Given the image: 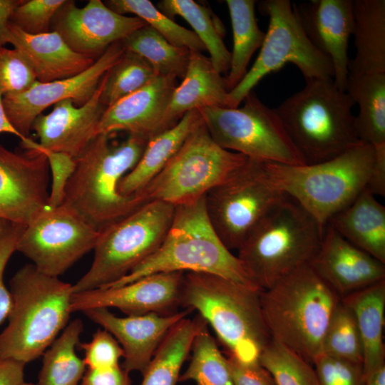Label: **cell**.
I'll return each mask as SVG.
<instances>
[{"mask_svg":"<svg viewBox=\"0 0 385 385\" xmlns=\"http://www.w3.org/2000/svg\"><path fill=\"white\" fill-rule=\"evenodd\" d=\"M312 366L318 385H365L362 364L321 354Z\"/></svg>","mask_w":385,"mask_h":385,"instance_id":"cell-43","label":"cell"},{"mask_svg":"<svg viewBox=\"0 0 385 385\" xmlns=\"http://www.w3.org/2000/svg\"><path fill=\"white\" fill-rule=\"evenodd\" d=\"M362 364L363 349L354 316L341 300L325 333L322 353Z\"/></svg>","mask_w":385,"mask_h":385,"instance_id":"cell-39","label":"cell"},{"mask_svg":"<svg viewBox=\"0 0 385 385\" xmlns=\"http://www.w3.org/2000/svg\"><path fill=\"white\" fill-rule=\"evenodd\" d=\"M7 133L17 136L21 141L28 138L22 136L10 123L7 118L3 104V96L0 91V133Z\"/></svg>","mask_w":385,"mask_h":385,"instance_id":"cell-51","label":"cell"},{"mask_svg":"<svg viewBox=\"0 0 385 385\" xmlns=\"http://www.w3.org/2000/svg\"><path fill=\"white\" fill-rule=\"evenodd\" d=\"M356 54L349 74L385 73V1L353 0Z\"/></svg>","mask_w":385,"mask_h":385,"instance_id":"cell-29","label":"cell"},{"mask_svg":"<svg viewBox=\"0 0 385 385\" xmlns=\"http://www.w3.org/2000/svg\"><path fill=\"white\" fill-rule=\"evenodd\" d=\"M205 196L175 206L170 229L156 251L126 276L101 287L124 285L157 273L192 272L218 275L262 290L215 232L207 215Z\"/></svg>","mask_w":385,"mask_h":385,"instance_id":"cell-3","label":"cell"},{"mask_svg":"<svg viewBox=\"0 0 385 385\" xmlns=\"http://www.w3.org/2000/svg\"><path fill=\"white\" fill-rule=\"evenodd\" d=\"M309 265L341 299L385 279V263L349 242L328 225Z\"/></svg>","mask_w":385,"mask_h":385,"instance_id":"cell-23","label":"cell"},{"mask_svg":"<svg viewBox=\"0 0 385 385\" xmlns=\"http://www.w3.org/2000/svg\"><path fill=\"white\" fill-rule=\"evenodd\" d=\"M259 9L269 18L267 31L251 68L229 91L227 108L238 107L265 76L287 63L297 66L305 81L334 77L330 60L309 41L289 0L262 1Z\"/></svg>","mask_w":385,"mask_h":385,"instance_id":"cell-12","label":"cell"},{"mask_svg":"<svg viewBox=\"0 0 385 385\" xmlns=\"http://www.w3.org/2000/svg\"><path fill=\"white\" fill-rule=\"evenodd\" d=\"M234 385H276L272 375L260 364L245 365L226 357Z\"/></svg>","mask_w":385,"mask_h":385,"instance_id":"cell-47","label":"cell"},{"mask_svg":"<svg viewBox=\"0 0 385 385\" xmlns=\"http://www.w3.org/2000/svg\"><path fill=\"white\" fill-rule=\"evenodd\" d=\"M247 159L218 145L202 121L138 194L146 202L158 200L177 206L192 202L225 180Z\"/></svg>","mask_w":385,"mask_h":385,"instance_id":"cell-11","label":"cell"},{"mask_svg":"<svg viewBox=\"0 0 385 385\" xmlns=\"http://www.w3.org/2000/svg\"><path fill=\"white\" fill-rule=\"evenodd\" d=\"M21 385H35L33 383H31V382H24Z\"/></svg>","mask_w":385,"mask_h":385,"instance_id":"cell-54","label":"cell"},{"mask_svg":"<svg viewBox=\"0 0 385 385\" xmlns=\"http://www.w3.org/2000/svg\"><path fill=\"white\" fill-rule=\"evenodd\" d=\"M145 25L137 16L113 11L101 0H90L83 7L76 6L73 1H66L51 22L53 31L73 51L93 59Z\"/></svg>","mask_w":385,"mask_h":385,"instance_id":"cell-17","label":"cell"},{"mask_svg":"<svg viewBox=\"0 0 385 385\" xmlns=\"http://www.w3.org/2000/svg\"><path fill=\"white\" fill-rule=\"evenodd\" d=\"M177 78L157 76L147 85L105 110L98 134L125 131L148 141L177 123L169 116L168 106Z\"/></svg>","mask_w":385,"mask_h":385,"instance_id":"cell-19","label":"cell"},{"mask_svg":"<svg viewBox=\"0 0 385 385\" xmlns=\"http://www.w3.org/2000/svg\"><path fill=\"white\" fill-rule=\"evenodd\" d=\"M192 310L170 314L155 312L117 317L107 308H95L83 313L110 332L124 352L122 368L127 372H145L155 352L168 332Z\"/></svg>","mask_w":385,"mask_h":385,"instance_id":"cell-21","label":"cell"},{"mask_svg":"<svg viewBox=\"0 0 385 385\" xmlns=\"http://www.w3.org/2000/svg\"><path fill=\"white\" fill-rule=\"evenodd\" d=\"M125 50L121 41L114 43L91 66L74 76L47 83L37 81L22 93L3 96L10 123L22 136L29 138L34 120L47 108L66 99L82 106L92 97L103 77Z\"/></svg>","mask_w":385,"mask_h":385,"instance_id":"cell-15","label":"cell"},{"mask_svg":"<svg viewBox=\"0 0 385 385\" xmlns=\"http://www.w3.org/2000/svg\"><path fill=\"white\" fill-rule=\"evenodd\" d=\"M202 121L198 110L188 111L175 126L150 139L138 163L120 181L119 192L130 196L141 192L164 168Z\"/></svg>","mask_w":385,"mask_h":385,"instance_id":"cell-27","label":"cell"},{"mask_svg":"<svg viewBox=\"0 0 385 385\" xmlns=\"http://www.w3.org/2000/svg\"><path fill=\"white\" fill-rule=\"evenodd\" d=\"M185 272H163L148 275L133 282L73 293L71 311L95 308H117L128 315L150 312L175 313L180 306Z\"/></svg>","mask_w":385,"mask_h":385,"instance_id":"cell-18","label":"cell"},{"mask_svg":"<svg viewBox=\"0 0 385 385\" xmlns=\"http://www.w3.org/2000/svg\"><path fill=\"white\" fill-rule=\"evenodd\" d=\"M100 232L63 205L48 207L27 224L16 251L39 271L59 277L83 255L93 250Z\"/></svg>","mask_w":385,"mask_h":385,"instance_id":"cell-14","label":"cell"},{"mask_svg":"<svg viewBox=\"0 0 385 385\" xmlns=\"http://www.w3.org/2000/svg\"><path fill=\"white\" fill-rule=\"evenodd\" d=\"M158 6L170 18L175 16L183 18L209 52L215 68L220 74H227L231 53L223 41L225 30L221 22L208 8L193 0H163Z\"/></svg>","mask_w":385,"mask_h":385,"instance_id":"cell-33","label":"cell"},{"mask_svg":"<svg viewBox=\"0 0 385 385\" xmlns=\"http://www.w3.org/2000/svg\"><path fill=\"white\" fill-rule=\"evenodd\" d=\"M49 173L44 153H15L0 144V218L26 225L46 209Z\"/></svg>","mask_w":385,"mask_h":385,"instance_id":"cell-16","label":"cell"},{"mask_svg":"<svg viewBox=\"0 0 385 385\" xmlns=\"http://www.w3.org/2000/svg\"><path fill=\"white\" fill-rule=\"evenodd\" d=\"M105 4L119 14H135L175 46L187 48L190 51L206 50L192 31L175 23L148 0H108Z\"/></svg>","mask_w":385,"mask_h":385,"instance_id":"cell-38","label":"cell"},{"mask_svg":"<svg viewBox=\"0 0 385 385\" xmlns=\"http://www.w3.org/2000/svg\"><path fill=\"white\" fill-rule=\"evenodd\" d=\"M148 140L128 135L121 142L111 134H98L76 158L62 205L98 231L146 203L138 194L121 195V179L139 161Z\"/></svg>","mask_w":385,"mask_h":385,"instance_id":"cell-1","label":"cell"},{"mask_svg":"<svg viewBox=\"0 0 385 385\" xmlns=\"http://www.w3.org/2000/svg\"><path fill=\"white\" fill-rule=\"evenodd\" d=\"M66 0L22 1L11 14L9 21L30 34L48 32L52 20Z\"/></svg>","mask_w":385,"mask_h":385,"instance_id":"cell-42","label":"cell"},{"mask_svg":"<svg viewBox=\"0 0 385 385\" xmlns=\"http://www.w3.org/2000/svg\"><path fill=\"white\" fill-rule=\"evenodd\" d=\"M25 365L19 361L0 359V385L22 384Z\"/></svg>","mask_w":385,"mask_h":385,"instance_id":"cell-50","label":"cell"},{"mask_svg":"<svg viewBox=\"0 0 385 385\" xmlns=\"http://www.w3.org/2000/svg\"><path fill=\"white\" fill-rule=\"evenodd\" d=\"M37 81L36 73L17 48L0 45V91L3 96L22 93Z\"/></svg>","mask_w":385,"mask_h":385,"instance_id":"cell-41","label":"cell"},{"mask_svg":"<svg viewBox=\"0 0 385 385\" xmlns=\"http://www.w3.org/2000/svg\"><path fill=\"white\" fill-rule=\"evenodd\" d=\"M83 359L88 369L102 370L119 366L123 350L115 338L107 330L98 329L91 341L82 343Z\"/></svg>","mask_w":385,"mask_h":385,"instance_id":"cell-44","label":"cell"},{"mask_svg":"<svg viewBox=\"0 0 385 385\" xmlns=\"http://www.w3.org/2000/svg\"><path fill=\"white\" fill-rule=\"evenodd\" d=\"M261 292L218 275L188 272L184 274L180 306L198 312L227 349L228 357L255 365L272 339L262 311Z\"/></svg>","mask_w":385,"mask_h":385,"instance_id":"cell-2","label":"cell"},{"mask_svg":"<svg viewBox=\"0 0 385 385\" xmlns=\"http://www.w3.org/2000/svg\"><path fill=\"white\" fill-rule=\"evenodd\" d=\"M263 162H247L205 196L215 232L230 250H238L265 217L287 195L268 180Z\"/></svg>","mask_w":385,"mask_h":385,"instance_id":"cell-13","label":"cell"},{"mask_svg":"<svg viewBox=\"0 0 385 385\" xmlns=\"http://www.w3.org/2000/svg\"><path fill=\"white\" fill-rule=\"evenodd\" d=\"M365 385H385V364L379 366L364 379Z\"/></svg>","mask_w":385,"mask_h":385,"instance_id":"cell-53","label":"cell"},{"mask_svg":"<svg viewBox=\"0 0 385 385\" xmlns=\"http://www.w3.org/2000/svg\"><path fill=\"white\" fill-rule=\"evenodd\" d=\"M22 0H0V29L9 21L14 9Z\"/></svg>","mask_w":385,"mask_h":385,"instance_id":"cell-52","label":"cell"},{"mask_svg":"<svg viewBox=\"0 0 385 385\" xmlns=\"http://www.w3.org/2000/svg\"><path fill=\"white\" fill-rule=\"evenodd\" d=\"M375 160L372 145L361 142L332 159L289 165L263 162L268 180L299 203L325 230L329 220L366 187Z\"/></svg>","mask_w":385,"mask_h":385,"instance_id":"cell-7","label":"cell"},{"mask_svg":"<svg viewBox=\"0 0 385 385\" xmlns=\"http://www.w3.org/2000/svg\"><path fill=\"white\" fill-rule=\"evenodd\" d=\"M8 324L0 333V359L27 364L38 358L65 329L71 311L73 284L21 267L10 280Z\"/></svg>","mask_w":385,"mask_h":385,"instance_id":"cell-4","label":"cell"},{"mask_svg":"<svg viewBox=\"0 0 385 385\" xmlns=\"http://www.w3.org/2000/svg\"><path fill=\"white\" fill-rule=\"evenodd\" d=\"M228 93L225 76L215 68L210 57L190 51L185 76L170 101L169 116L177 123L192 110L227 107Z\"/></svg>","mask_w":385,"mask_h":385,"instance_id":"cell-25","label":"cell"},{"mask_svg":"<svg viewBox=\"0 0 385 385\" xmlns=\"http://www.w3.org/2000/svg\"><path fill=\"white\" fill-rule=\"evenodd\" d=\"M26 225L0 218V324L7 318L11 299L9 290L4 282L6 264L16 246Z\"/></svg>","mask_w":385,"mask_h":385,"instance_id":"cell-46","label":"cell"},{"mask_svg":"<svg viewBox=\"0 0 385 385\" xmlns=\"http://www.w3.org/2000/svg\"><path fill=\"white\" fill-rule=\"evenodd\" d=\"M175 208L150 201L101 230L91 267L73 284V293L112 284L151 255L163 242Z\"/></svg>","mask_w":385,"mask_h":385,"instance_id":"cell-9","label":"cell"},{"mask_svg":"<svg viewBox=\"0 0 385 385\" xmlns=\"http://www.w3.org/2000/svg\"><path fill=\"white\" fill-rule=\"evenodd\" d=\"M83 328L81 319L73 320L46 350L38 385H78L86 367L75 351Z\"/></svg>","mask_w":385,"mask_h":385,"instance_id":"cell-34","label":"cell"},{"mask_svg":"<svg viewBox=\"0 0 385 385\" xmlns=\"http://www.w3.org/2000/svg\"><path fill=\"white\" fill-rule=\"evenodd\" d=\"M354 103L333 78H312L274 111L305 164L322 163L360 143Z\"/></svg>","mask_w":385,"mask_h":385,"instance_id":"cell-6","label":"cell"},{"mask_svg":"<svg viewBox=\"0 0 385 385\" xmlns=\"http://www.w3.org/2000/svg\"><path fill=\"white\" fill-rule=\"evenodd\" d=\"M102 88L103 78L92 97L82 106L66 99L53 105L49 113L37 116L32 125L39 139L37 146L76 159L98 135V125L106 109L101 101Z\"/></svg>","mask_w":385,"mask_h":385,"instance_id":"cell-22","label":"cell"},{"mask_svg":"<svg viewBox=\"0 0 385 385\" xmlns=\"http://www.w3.org/2000/svg\"><path fill=\"white\" fill-rule=\"evenodd\" d=\"M121 43L125 49L145 58L157 76L184 78L190 51L172 44L150 26L135 30Z\"/></svg>","mask_w":385,"mask_h":385,"instance_id":"cell-35","label":"cell"},{"mask_svg":"<svg viewBox=\"0 0 385 385\" xmlns=\"http://www.w3.org/2000/svg\"><path fill=\"white\" fill-rule=\"evenodd\" d=\"M6 43L12 45L23 53L41 83L74 76L96 61L73 51L54 31L30 34L9 21L0 29V45Z\"/></svg>","mask_w":385,"mask_h":385,"instance_id":"cell-24","label":"cell"},{"mask_svg":"<svg viewBox=\"0 0 385 385\" xmlns=\"http://www.w3.org/2000/svg\"><path fill=\"white\" fill-rule=\"evenodd\" d=\"M237 108L199 109L205 126L221 148L248 158L289 165L305 163L274 108L250 91Z\"/></svg>","mask_w":385,"mask_h":385,"instance_id":"cell-10","label":"cell"},{"mask_svg":"<svg viewBox=\"0 0 385 385\" xmlns=\"http://www.w3.org/2000/svg\"><path fill=\"white\" fill-rule=\"evenodd\" d=\"M157 76L151 65L140 55L125 50L103 78L101 101L110 107L140 89Z\"/></svg>","mask_w":385,"mask_h":385,"instance_id":"cell-36","label":"cell"},{"mask_svg":"<svg viewBox=\"0 0 385 385\" xmlns=\"http://www.w3.org/2000/svg\"><path fill=\"white\" fill-rule=\"evenodd\" d=\"M323 230L299 203L287 197L257 225L237 250V257L262 289L309 265Z\"/></svg>","mask_w":385,"mask_h":385,"instance_id":"cell-8","label":"cell"},{"mask_svg":"<svg viewBox=\"0 0 385 385\" xmlns=\"http://www.w3.org/2000/svg\"><path fill=\"white\" fill-rule=\"evenodd\" d=\"M359 107L355 116L360 140L385 146V73L349 74L346 91Z\"/></svg>","mask_w":385,"mask_h":385,"instance_id":"cell-30","label":"cell"},{"mask_svg":"<svg viewBox=\"0 0 385 385\" xmlns=\"http://www.w3.org/2000/svg\"><path fill=\"white\" fill-rule=\"evenodd\" d=\"M191 350L190 362L180 375L179 381L192 380L196 385H234L227 359L210 334L207 324L196 334Z\"/></svg>","mask_w":385,"mask_h":385,"instance_id":"cell-37","label":"cell"},{"mask_svg":"<svg viewBox=\"0 0 385 385\" xmlns=\"http://www.w3.org/2000/svg\"><path fill=\"white\" fill-rule=\"evenodd\" d=\"M231 19L233 47L230 67L225 76L228 91L244 78L254 53L262 45L265 33L259 27L254 0H226Z\"/></svg>","mask_w":385,"mask_h":385,"instance_id":"cell-32","label":"cell"},{"mask_svg":"<svg viewBox=\"0 0 385 385\" xmlns=\"http://www.w3.org/2000/svg\"><path fill=\"white\" fill-rule=\"evenodd\" d=\"M78 385H131L129 373L120 366L107 369H88Z\"/></svg>","mask_w":385,"mask_h":385,"instance_id":"cell-48","label":"cell"},{"mask_svg":"<svg viewBox=\"0 0 385 385\" xmlns=\"http://www.w3.org/2000/svg\"><path fill=\"white\" fill-rule=\"evenodd\" d=\"M22 147L24 150L36 149L46 155L52 178L48 207H56L61 205L66 185L75 168L74 159L62 153L42 150L37 146V142L32 139L22 143Z\"/></svg>","mask_w":385,"mask_h":385,"instance_id":"cell-45","label":"cell"},{"mask_svg":"<svg viewBox=\"0 0 385 385\" xmlns=\"http://www.w3.org/2000/svg\"><path fill=\"white\" fill-rule=\"evenodd\" d=\"M206 324L200 315L194 319L185 318L176 324L158 347L143 374L140 385H176L194 339Z\"/></svg>","mask_w":385,"mask_h":385,"instance_id":"cell-31","label":"cell"},{"mask_svg":"<svg viewBox=\"0 0 385 385\" xmlns=\"http://www.w3.org/2000/svg\"><path fill=\"white\" fill-rule=\"evenodd\" d=\"M341 297L309 265L262 290L264 319L272 339L313 364Z\"/></svg>","mask_w":385,"mask_h":385,"instance_id":"cell-5","label":"cell"},{"mask_svg":"<svg viewBox=\"0 0 385 385\" xmlns=\"http://www.w3.org/2000/svg\"><path fill=\"white\" fill-rule=\"evenodd\" d=\"M259 361L276 385H318L312 364L273 339L264 349Z\"/></svg>","mask_w":385,"mask_h":385,"instance_id":"cell-40","label":"cell"},{"mask_svg":"<svg viewBox=\"0 0 385 385\" xmlns=\"http://www.w3.org/2000/svg\"><path fill=\"white\" fill-rule=\"evenodd\" d=\"M351 310L359 332L364 379L384 364L383 331L385 311V279L353 292L342 298Z\"/></svg>","mask_w":385,"mask_h":385,"instance_id":"cell-28","label":"cell"},{"mask_svg":"<svg viewBox=\"0 0 385 385\" xmlns=\"http://www.w3.org/2000/svg\"><path fill=\"white\" fill-rule=\"evenodd\" d=\"M293 6L309 41L330 60L336 86L345 91L349 42L354 29L353 0H311Z\"/></svg>","mask_w":385,"mask_h":385,"instance_id":"cell-20","label":"cell"},{"mask_svg":"<svg viewBox=\"0 0 385 385\" xmlns=\"http://www.w3.org/2000/svg\"><path fill=\"white\" fill-rule=\"evenodd\" d=\"M375 160L366 188L374 195H385V147L374 148Z\"/></svg>","mask_w":385,"mask_h":385,"instance_id":"cell-49","label":"cell"},{"mask_svg":"<svg viewBox=\"0 0 385 385\" xmlns=\"http://www.w3.org/2000/svg\"><path fill=\"white\" fill-rule=\"evenodd\" d=\"M327 225L349 242L385 263V207L365 188Z\"/></svg>","mask_w":385,"mask_h":385,"instance_id":"cell-26","label":"cell"}]
</instances>
